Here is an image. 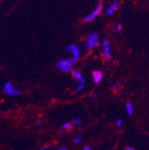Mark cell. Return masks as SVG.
<instances>
[{"label": "cell", "instance_id": "obj_1", "mask_svg": "<svg viewBox=\"0 0 149 150\" xmlns=\"http://www.w3.org/2000/svg\"><path fill=\"white\" fill-rule=\"evenodd\" d=\"M99 45V39H98V35L96 32H92L90 33L85 40L84 42V47L87 50H91L93 48L97 47Z\"/></svg>", "mask_w": 149, "mask_h": 150}, {"label": "cell", "instance_id": "obj_2", "mask_svg": "<svg viewBox=\"0 0 149 150\" xmlns=\"http://www.w3.org/2000/svg\"><path fill=\"white\" fill-rule=\"evenodd\" d=\"M71 74H72V77H73L74 81L78 82V87L76 88L75 91L76 92L81 91L84 88L85 85H86V81H85V78L83 77L81 71L79 70V69H74L72 71Z\"/></svg>", "mask_w": 149, "mask_h": 150}, {"label": "cell", "instance_id": "obj_3", "mask_svg": "<svg viewBox=\"0 0 149 150\" xmlns=\"http://www.w3.org/2000/svg\"><path fill=\"white\" fill-rule=\"evenodd\" d=\"M55 66L56 68L64 72H69L72 70L73 68V61L71 58H65V59H62L56 62L55 64Z\"/></svg>", "mask_w": 149, "mask_h": 150}, {"label": "cell", "instance_id": "obj_4", "mask_svg": "<svg viewBox=\"0 0 149 150\" xmlns=\"http://www.w3.org/2000/svg\"><path fill=\"white\" fill-rule=\"evenodd\" d=\"M4 92L6 94V95L10 96V97H15V96H19L23 93L21 89L16 88L13 87V84L11 81H7L5 86H4Z\"/></svg>", "mask_w": 149, "mask_h": 150}, {"label": "cell", "instance_id": "obj_5", "mask_svg": "<svg viewBox=\"0 0 149 150\" xmlns=\"http://www.w3.org/2000/svg\"><path fill=\"white\" fill-rule=\"evenodd\" d=\"M103 6H104V3H103L102 1L99 2V3L97 4V6L96 9H95L94 11H93L92 13H88L87 16H85L83 21H84L85 23H89V22H91V21L94 20V19H96V18L101 13L102 9H103Z\"/></svg>", "mask_w": 149, "mask_h": 150}, {"label": "cell", "instance_id": "obj_6", "mask_svg": "<svg viewBox=\"0 0 149 150\" xmlns=\"http://www.w3.org/2000/svg\"><path fill=\"white\" fill-rule=\"evenodd\" d=\"M68 52L71 53V60L74 62H76L80 59V56H81V51L79 49V47L76 45H69L66 48H65Z\"/></svg>", "mask_w": 149, "mask_h": 150}, {"label": "cell", "instance_id": "obj_7", "mask_svg": "<svg viewBox=\"0 0 149 150\" xmlns=\"http://www.w3.org/2000/svg\"><path fill=\"white\" fill-rule=\"evenodd\" d=\"M103 54L105 60L110 59L111 57V47L108 40H104L103 41Z\"/></svg>", "mask_w": 149, "mask_h": 150}, {"label": "cell", "instance_id": "obj_8", "mask_svg": "<svg viewBox=\"0 0 149 150\" xmlns=\"http://www.w3.org/2000/svg\"><path fill=\"white\" fill-rule=\"evenodd\" d=\"M92 77H93V81H94V82L96 84H99L102 81H103V72L101 71H93L92 72Z\"/></svg>", "mask_w": 149, "mask_h": 150}, {"label": "cell", "instance_id": "obj_9", "mask_svg": "<svg viewBox=\"0 0 149 150\" xmlns=\"http://www.w3.org/2000/svg\"><path fill=\"white\" fill-rule=\"evenodd\" d=\"M118 6H119V2H118V1L114 2L113 4H112V5L108 7V9L106 10V14H107V15H112V14H114V13L115 10L118 8Z\"/></svg>", "mask_w": 149, "mask_h": 150}, {"label": "cell", "instance_id": "obj_10", "mask_svg": "<svg viewBox=\"0 0 149 150\" xmlns=\"http://www.w3.org/2000/svg\"><path fill=\"white\" fill-rule=\"evenodd\" d=\"M125 108H126V111H127V114L131 116L133 115V112H134V108H133L132 104L130 102H127L125 104Z\"/></svg>", "mask_w": 149, "mask_h": 150}, {"label": "cell", "instance_id": "obj_11", "mask_svg": "<svg viewBox=\"0 0 149 150\" xmlns=\"http://www.w3.org/2000/svg\"><path fill=\"white\" fill-rule=\"evenodd\" d=\"M80 122H81V118H80V117H77L76 119H74V120L71 122V125H72V126H76V125H78Z\"/></svg>", "mask_w": 149, "mask_h": 150}, {"label": "cell", "instance_id": "obj_12", "mask_svg": "<svg viewBox=\"0 0 149 150\" xmlns=\"http://www.w3.org/2000/svg\"><path fill=\"white\" fill-rule=\"evenodd\" d=\"M71 122H64L63 125H62V129H69L71 128Z\"/></svg>", "mask_w": 149, "mask_h": 150}, {"label": "cell", "instance_id": "obj_13", "mask_svg": "<svg viewBox=\"0 0 149 150\" xmlns=\"http://www.w3.org/2000/svg\"><path fill=\"white\" fill-rule=\"evenodd\" d=\"M121 30H122V25L121 23H118L116 25V27H115V32L116 33H119V32H121Z\"/></svg>", "mask_w": 149, "mask_h": 150}, {"label": "cell", "instance_id": "obj_14", "mask_svg": "<svg viewBox=\"0 0 149 150\" xmlns=\"http://www.w3.org/2000/svg\"><path fill=\"white\" fill-rule=\"evenodd\" d=\"M98 97V94L97 92H94V93H92L91 95L88 97V99H94V98H97Z\"/></svg>", "mask_w": 149, "mask_h": 150}, {"label": "cell", "instance_id": "obj_15", "mask_svg": "<svg viewBox=\"0 0 149 150\" xmlns=\"http://www.w3.org/2000/svg\"><path fill=\"white\" fill-rule=\"evenodd\" d=\"M82 140V138L81 137H76L75 139H74V143L75 144H80Z\"/></svg>", "mask_w": 149, "mask_h": 150}, {"label": "cell", "instance_id": "obj_16", "mask_svg": "<svg viewBox=\"0 0 149 150\" xmlns=\"http://www.w3.org/2000/svg\"><path fill=\"white\" fill-rule=\"evenodd\" d=\"M119 88H120V84L119 83L114 84V86H113V90L114 91H117V90H119Z\"/></svg>", "mask_w": 149, "mask_h": 150}, {"label": "cell", "instance_id": "obj_17", "mask_svg": "<svg viewBox=\"0 0 149 150\" xmlns=\"http://www.w3.org/2000/svg\"><path fill=\"white\" fill-rule=\"evenodd\" d=\"M122 122H122L121 119H118L117 122H116V126H117V127H121V126L122 125Z\"/></svg>", "mask_w": 149, "mask_h": 150}, {"label": "cell", "instance_id": "obj_18", "mask_svg": "<svg viewBox=\"0 0 149 150\" xmlns=\"http://www.w3.org/2000/svg\"><path fill=\"white\" fill-rule=\"evenodd\" d=\"M49 148H50V146H49V145H46V146H42V147L40 148V150H48Z\"/></svg>", "mask_w": 149, "mask_h": 150}, {"label": "cell", "instance_id": "obj_19", "mask_svg": "<svg viewBox=\"0 0 149 150\" xmlns=\"http://www.w3.org/2000/svg\"><path fill=\"white\" fill-rule=\"evenodd\" d=\"M92 149V146H85L82 150H91Z\"/></svg>", "mask_w": 149, "mask_h": 150}, {"label": "cell", "instance_id": "obj_20", "mask_svg": "<svg viewBox=\"0 0 149 150\" xmlns=\"http://www.w3.org/2000/svg\"><path fill=\"white\" fill-rule=\"evenodd\" d=\"M57 150H67V148H66L65 146H63V147H60V148H58Z\"/></svg>", "mask_w": 149, "mask_h": 150}, {"label": "cell", "instance_id": "obj_21", "mask_svg": "<svg viewBox=\"0 0 149 150\" xmlns=\"http://www.w3.org/2000/svg\"><path fill=\"white\" fill-rule=\"evenodd\" d=\"M42 124V122L41 121H38L37 122V125H41Z\"/></svg>", "mask_w": 149, "mask_h": 150}]
</instances>
